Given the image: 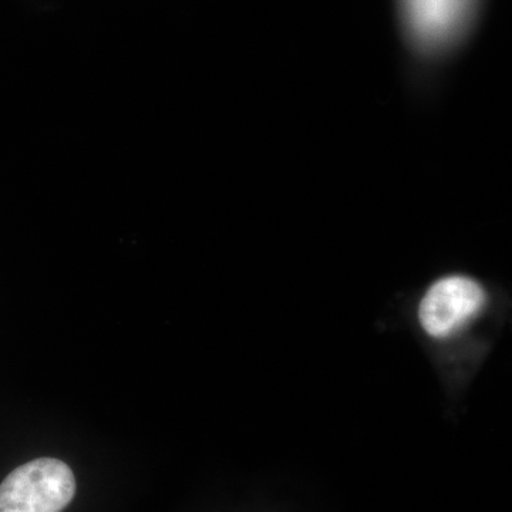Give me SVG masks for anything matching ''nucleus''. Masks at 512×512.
<instances>
[{"mask_svg": "<svg viewBox=\"0 0 512 512\" xmlns=\"http://www.w3.org/2000/svg\"><path fill=\"white\" fill-rule=\"evenodd\" d=\"M74 494L72 468L57 458H36L0 484V512H62Z\"/></svg>", "mask_w": 512, "mask_h": 512, "instance_id": "1", "label": "nucleus"}, {"mask_svg": "<svg viewBox=\"0 0 512 512\" xmlns=\"http://www.w3.org/2000/svg\"><path fill=\"white\" fill-rule=\"evenodd\" d=\"M485 305V292L473 279L448 276L436 282L420 303L419 319L433 338H447L470 322Z\"/></svg>", "mask_w": 512, "mask_h": 512, "instance_id": "2", "label": "nucleus"}, {"mask_svg": "<svg viewBox=\"0 0 512 512\" xmlns=\"http://www.w3.org/2000/svg\"><path fill=\"white\" fill-rule=\"evenodd\" d=\"M470 0H404L407 20L424 43L446 39L460 26Z\"/></svg>", "mask_w": 512, "mask_h": 512, "instance_id": "3", "label": "nucleus"}]
</instances>
